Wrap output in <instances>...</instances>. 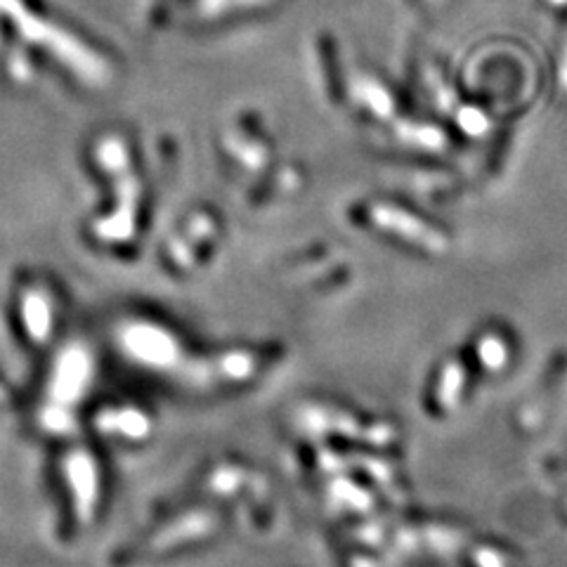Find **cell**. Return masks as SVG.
Wrapping results in <instances>:
<instances>
[]
</instances>
